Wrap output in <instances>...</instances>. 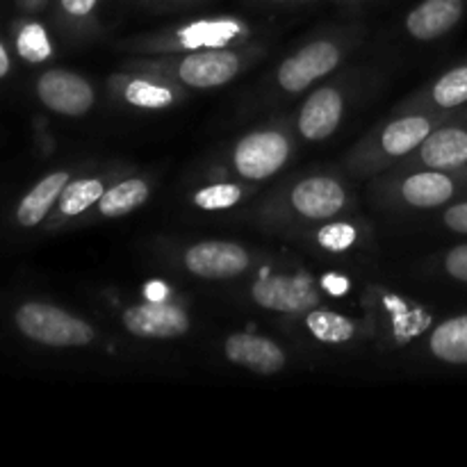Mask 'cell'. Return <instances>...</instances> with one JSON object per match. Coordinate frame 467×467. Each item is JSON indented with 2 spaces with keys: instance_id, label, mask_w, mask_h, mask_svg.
<instances>
[{
  "instance_id": "4fadbf2b",
  "label": "cell",
  "mask_w": 467,
  "mask_h": 467,
  "mask_svg": "<svg viewBox=\"0 0 467 467\" xmlns=\"http://www.w3.org/2000/svg\"><path fill=\"white\" fill-rule=\"evenodd\" d=\"M345 112L342 94L333 87H322L313 91L299 114V130L304 140L322 141L337 130Z\"/></svg>"
},
{
  "instance_id": "ba28073f",
  "label": "cell",
  "mask_w": 467,
  "mask_h": 467,
  "mask_svg": "<svg viewBox=\"0 0 467 467\" xmlns=\"http://www.w3.org/2000/svg\"><path fill=\"white\" fill-rule=\"evenodd\" d=\"M240 73V55L233 50L213 48L185 55L176 64V76L194 89H214Z\"/></svg>"
},
{
  "instance_id": "ffe728a7",
  "label": "cell",
  "mask_w": 467,
  "mask_h": 467,
  "mask_svg": "<svg viewBox=\"0 0 467 467\" xmlns=\"http://www.w3.org/2000/svg\"><path fill=\"white\" fill-rule=\"evenodd\" d=\"M306 327L324 345H345L356 333V324L333 310H310L306 315Z\"/></svg>"
},
{
  "instance_id": "d6986e66",
  "label": "cell",
  "mask_w": 467,
  "mask_h": 467,
  "mask_svg": "<svg viewBox=\"0 0 467 467\" xmlns=\"http://www.w3.org/2000/svg\"><path fill=\"white\" fill-rule=\"evenodd\" d=\"M105 194V185L99 178H78V181H68L67 187L62 190L57 201V210L62 217H78L91 205L99 203L100 196Z\"/></svg>"
},
{
  "instance_id": "f546056e",
  "label": "cell",
  "mask_w": 467,
  "mask_h": 467,
  "mask_svg": "<svg viewBox=\"0 0 467 467\" xmlns=\"http://www.w3.org/2000/svg\"><path fill=\"white\" fill-rule=\"evenodd\" d=\"M324 287H328L333 295H342V292L347 290V281H342V278H336V276H328L324 278Z\"/></svg>"
},
{
  "instance_id": "30bf717a",
  "label": "cell",
  "mask_w": 467,
  "mask_h": 467,
  "mask_svg": "<svg viewBox=\"0 0 467 467\" xmlns=\"http://www.w3.org/2000/svg\"><path fill=\"white\" fill-rule=\"evenodd\" d=\"M223 351L233 365H240V368L254 374H263V377L278 374L287 363L285 351L276 342L263 336H254V333L231 336L223 345Z\"/></svg>"
},
{
  "instance_id": "6da1fadb",
  "label": "cell",
  "mask_w": 467,
  "mask_h": 467,
  "mask_svg": "<svg viewBox=\"0 0 467 467\" xmlns=\"http://www.w3.org/2000/svg\"><path fill=\"white\" fill-rule=\"evenodd\" d=\"M14 324L27 340L53 349H73L94 342L89 322L44 301H26L14 310Z\"/></svg>"
},
{
  "instance_id": "44dd1931",
  "label": "cell",
  "mask_w": 467,
  "mask_h": 467,
  "mask_svg": "<svg viewBox=\"0 0 467 467\" xmlns=\"http://www.w3.org/2000/svg\"><path fill=\"white\" fill-rule=\"evenodd\" d=\"M431 103L441 109H459L467 105V62L438 78L431 87Z\"/></svg>"
},
{
  "instance_id": "9a60e30c",
  "label": "cell",
  "mask_w": 467,
  "mask_h": 467,
  "mask_svg": "<svg viewBox=\"0 0 467 467\" xmlns=\"http://www.w3.org/2000/svg\"><path fill=\"white\" fill-rule=\"evenodd\" d=\"M433 132V121L424 114H410L390 121L381 132V149L392 158L413 153Z\"/></svg>"
},
{
  "instance_id": "9c48e42d",
  "label": "cell",
  "mask_w": 467,
  "mask_h": 467,
  "mask_svg": "<svg viewBox=\"0 0 467 467\" xmlns=\"http://www.w3.org/2000/svg\"><path fill=\"white\" fill-rule=\"evenodd\" d=\"M292 208L306 219L313 222H327L336 217L347 203V192L336 178L313 176L296 182L290 194Z\"/></svg>"
},
{
  "instance_id": "52a82bcc",
  "label": "cell",
  "mask_w": 467,
  "mask_h": 467,
  "mask_svg": "<svg viewBox=\"0 0 467 467\" xmlns=\"http://www.w3.org/2000/svg\"><path fill=\"white\" fill-rule=\"evenodd\" d=\"M251 299L274 313H308L319 304V295L306 276H267L251 287Z\"/></svg>"
},
{
  "instance_id": "f1b7e54d",
  "label": "cell",
  "mask_w": 467,
  "mask_h": 467,
  "mask_svg": "<svg viewBox=\"0 0 467 467\" xmlns=\"http://www.w3.org/2000/svg\"><path fill=\"white\" fill-rule=\"evenodd\" d=\"M9 71H12V57H9L7 46L0 41V80H3Z\"/></svg>"
},
{
  "instance_id": "3957f363",
  "label": "cell",
  "mask_w": 467,
  "mask_h": 467,
  "mask_svg": "<svg viewBox=\"0 0 467 467\" xmlns=\"http://www.w3.org/2000/svg\"><path fill=\"white\" fill-rule=\"evenodd\" d=\"M340 57V48L333 41H313L287 59H283L276 80L283 91L299 94V91L308 89V85L317 82L319 78L336 71Z\"/></svg>"
},
{
  "instance_id": "d4e9b609",
  "label": "cell",
  "mask_w": 467,
  "mask_h": 467,
  "mask_svg": "<svg viewBox=\"0 0 467 467\" xmlns=\"http://www.w3.org/2000/svg\"><path fill=\"white\" fill-rule=\"evenodd\" d=\"M358 240V233H356L354 226L349 223H328L322 231L317 233V242L327 251H333V254H340V251L351 249Z\"/></svg>"
},
{
  "instance_id": "ac0fdd59",
  "label": "cell",
  "mask_w": 467,
  "mask_h": 467,
  "mask_svg": "<svg viewBox=\"0 0 467 467\" xmlns=\"http://www.w3.org/2000/svg\"><path fill=\"white\" fill-rule=\"evenodd\" d=\"M146 199H149V182L141 178H128L100 196L99 213L103 217H123L146 203Z\"/></svg>"
},
{
  "instance_id": "7a4b0ae2",
  "label": "cell",
  "mask_w": 467,
  "mask_h": 467,
  "mask_svg": "<svg viewBox=\"0 0 467 467\" xmlns=\"http://www.w3.org/2000/svg\"><path fill=\"white\" fill-rule=\"evenodd\" d=\"M290 158V141L278 130H255L242 137L233 150V167L246 181L274 176Z\"/></svg>"
},
{
  "instance_id": "7c38bea8",
  "label": "cell",
  "mask_w": 467,
  "mask_h": 467,
  "mask_svg": "<svg viewBox=\"0 0 467 467\" xmlns=\"http://www.w3.org/2000/svg\"><path fill=\"white\" fill-rule=\"evenodd\" d=\"M420 162L427 169L456 171L467 167V121L433 128L420 146Z\"/></svg>"
},
{
  "instance_id": "1f68e13d",
  "label": "cell",
  "mask_w": 467,
  "mask_h": 467,
  "mask_svg": "<svg viewBox=\"0 0 467 467\" xmlns=\"http://www.w3.org/2000/svg\"><path fill=\"white\" fill-rule=\"evenodd\" d=\"M278 3H283V0H278Z\"/></svg>"
},
{
  "instance_id": "5bb4252c",
  "label": "cell",
  "mask_w": 467,
  "mask_h": 467,
  "mask_svg": "<svg viewBox=\"0 0 467 467\" xmlns=\"http://www.w3.org/2000/svg\"><path fill=\"white\" fill-rule=\"evenodd\" d=\"M71 181V173L68 171H53L48 176L41 178L16 205V223L21 228H35L44 222L50 214L53 205L59 201V194L67 187V182Z\"/></svg>"
},
{
  "instance_id": "7402d4cb",
  "label": "cell",
  "mask_w": 467,
  "mask_h": 467,
  "mask_svg": "<svg viewBox=\"0 0 467 467\" xmlns=\"http://www.w3.org/2000/svg\"><path fill=\"white\" fill-rule=\"evenodd\" d=\"M123 99L130 103L132 108H144V109H162L173 103V91L169 87L158 85V82L141 80L135 78L126 85L123 89Z\"/></svg>"
},
{
  "instance_id": "83f0119b",
  "label": "cell",
  "mask_w": 467,
  "mask_h": 467,
  "mask_svg": "<svg viewBox=\"0 0 467 467\" xmlns=\"http://www.w3.org/2000/svg\"><path fill=\"white\" fill-rule=\"evenodd\" d=\"M99 0H59V7L68 18H87L96 9Z\"/></svg>"
},
{
  "instance_id": "603a6c76",
  "label": "cell",
  "mask_w": 467,
  "mask_h": 467,
  "mask_svg": "<svg viewBox=\"0 0 467 467\" xmlns=\"http://www.w3.org/2000/svg\"><path fill=\"white\" fill-rule=\"evenodd\" d=\"M16 50L26 62L39 64L50 57L48 32L41 23H26L16 35Z\"/></svg>"
},
{
  "instance_id": "484cf974",
  "label": "cell",
  "mask_w": 467,
  "mask_h": 467,
  "mask_svg": "<svg viewBox=\"0 0 467 467\" xmlns=\"http://www.w3.org/2000/svg\"><path fill=\"white\" fill-rule=\"evenodd\" d=\"M442 272L456 283H465L467 285V244L451 246L442 258Z\"/></svg>"
},
{
  "instance_id": "cb8c5ba5",
  "label": "cell",
  "mask_w": 467,
  "mask_h": 467,
  "mask_svg": "<svg viewBox=\"0 0 467 467\" xmlns=\"http://www.w3.org/2000/svg\"><path fill=\"white\" fill-rule=\"evenodd\" d=\"M242 199V187L233 185V182H214V185L201 187L194 194V205L201 210H226L240 203Z\"/></svg>"
},
{
  "instance_id": "4dcf8cb0",
  "label": "cell",
  "mask_w": 467,
  "mask_h": 467,
  "mask_svg": "<svg viewBox=\"0 0 467 467\" xmlns=\"http://www.w3.org/2000/svg\"><path fill=\"white\" fill-rule=\"evenodd\" d=\"M164 285V283H162ZM160 285L158 283V287H149V290H146V296H149V299H153V301H162L164 299V287Z\"/></svg>"
},
{
  "instance_id": "8992f818",
  "label": "cell",
  "mask_w": 467,
  "mask_h": 467,
  "mask_svg": "<svg viewBox=\"0 0 467 467\" xmlns=\"http://www.w3.org/2000/svg\"><path fill=\"white\" fill-rule=\"evenodd\" d=\"M123 328L130 336L144 337V340H171L190 331V317L181 306L167 304V301L146 299L144 304H135L123 310Z\"/></svg>"
},
{
  "instance_id": "8fae6325",
  "label": "cell",
  "mask_w": 467,
  "mask_h": 467,
  "mask_svg": "<svg viewBox=\"0 0 467 467\" xmlns=\"http://www.w3.org/2000/svg\"><path fill=\"white\" fill-rule=\"evenodd\" d=\"M465 16V0H422L406 16V30L418 41L450 35Z\"/></svg>"
},
{
  "instance_id": "4316f807",
  "label": "cell",
  "mask_w": 467,
  "mask_h": 467,
  "mask_svg": "<svg viewBox=\"0 0 467 467\" xmlns=\"http://www.w3.org/2000/svg\"><path fill=\"white\" fill-rule=\"evenodd\" d=\"M442 223L456 235H467V199L454 201L442 213Z\"/></svg>"
},
{
  "instance_id": "277c9868",
  "label": "cell",
  "mask_w": 467,
  "mask_h": 467,
  "mask_svg": "<svg viewBox=\"0 0 467 467\" xmlns=\"http://www.w3.org/2000/svg\"><path fill=\"white\" fill-rule=\"evenodd\" d=\"M36 96L50 112L62 117H82L94 108V87L67 68H48L36 80Z\"/></svg>"
},
{
  "instance_id": "5b68a950",
  "label": "cell",
  "mask_w": 467,
  "mask_h": 467,
  "mask_svg": "<svg viewBox=\"0 0 467 467\" xmlns=\"http://www.w3.org/2000/svg\"><path fill=\"white\" fill-rule=\"evenodd\" d=\"M185 269L205 281H226L244 274L251 265V255L235 242L208 240L192 244L182 255Z\"/></svg>"
},
{
  "instance_id": "2e32d148",
  "label": "cell",
  "mask_w": 467,
  "mask_h": 467,
  "mask_svg": "<svg viewBox=\"0 0 467 467\" xmlns=\"http://www.w3.org/2000/svg\"><path fill=\"white\" fill-rule=\"evenodd\" d=\"M429 351L445 365L465 368L467 365V315L445 319L438 324L429 337Z\"/></svg>"
},
{
  "instance_id": "e0dca14e",
  "label": "cell",
  "mask_w": 467,
  "mask_h": 467,
  "mask_svg": "<svg viewBox=\"0 0 467 467\" xmlns=\"http://www.w3.org/2000/svg\"><path fill=\"white\" fill-rule=\"evenodd\" d=\"M242 35V26L231 18H217V21H196L181 30L182 44L190 48H222L228 41Z\"/></svg>"
}]
</instances>
